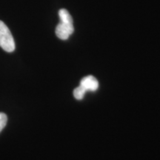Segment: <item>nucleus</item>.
<instances>
[{
  "label": "nucleus",
  "instance_id": "nucleus-4",
  "mask_svg": "<svg viewBox=\"0 0 160 160\" xmlns=\"http://www.w3.org/2000/svg\"><path fill=\"white\" fill-rule=\"evenodd\" d=\"M60 22L66 24H72L73 25V19H72L69 12L65 9H61L59 11Z\"/></svg>",
  "mask_w": 160,
  "mask_h": 160
},
{
  "label": "nucleus",
  "instance_id": "nucleus-5",
  "mask_svg": "<svg viewBox=\"0 0 160 160\" xmlns=\"http://www.w3.org/2000/svg\"><path fill=\"white\" fill-rule=\"evenodd\" d=\"M86 92H87V91L82 86L79 85V87L76 88L74 91H73V96H74L76 99L81 100L85 97Z\"/></svg>",
  "mask_w": 160,
  "mask_h": 160
},
{
  "label": "nucleus",
  "instance_id": "nucleus-1",
  "mask_svg": "<svg viewBox=\"0 0 160 160\" xmlns=\"http://www.w3.org/2000/svg\"><path fill=\"white\" fill-rule=\"evenodd\" d=\"M0 47L4 51L11 53L15 50V42L8 26L0 20Z\"/></svg>",
  "mask_w": 160,
  "mask_h": 160
},
{
  "label": "nucleus",
  "instance_id": "nucleus-2",
  "mask_svg": "<svg viewBox=\"0 0 160 160\" xmlns=\"http://www.w3.org/2000/svg\"><path fill=\"white\" fill-rule=\"evenodd\" d=\"M74 31L73 25L60 22L56 28V34L62 40H66Z\"/></svg>",
  "mask_w": 160,
  "mask_h": 160
},
{
  "label": "nucleus",
  "instance_id": "nucleus-3",
  "mask_svg": "<svg viewBox=\"0 0 160 160\" xmlns=\"http://www.w3.org/2000/svg\"><path fill=\"white\" fill-rule=\"evenodd\" d=\"M80 85L82 86L87 91L94 92L99 88L98 80L93 76H88L84 77L80 82Z\"/></svg>",
  "mask_w": 160,
  "mask_h": 160
},
{
  "label": "nucleus",
  "instance_id": "nucleus-6",
  "mask_svg": "<svg viewBox=\"0 0 160 160\" xmlns=\"http://www.w3.org/2000/svg\"><path fill=\"white\" fill-rule=\"evenodd\" d=\"M8 117L4 113H0V132L2 131L7 124Z\"/></svg>",
  "mask_w": 160,
  "mask_h": 160
}]
</instances>
